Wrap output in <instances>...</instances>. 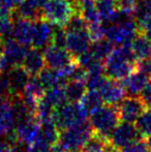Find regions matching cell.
Masks as SVG:
<instances>
[{
	"label": "cell",
	"instance_id": "cell-27",
	"mask_svg": "<svg viewBox=\"0 0 151 152\" xmlns=\"http://www.w3.org/2000/svg\"><path fill=\"white\" fill-rule=\"evenodd\" d=\"M42 98L46 102H48L51 106L54 107L55 109L62 106L63 104L67 102L63 87H55V88L47 89L42 95Z\"/></svg>",
	"mask_w": 151,
	"mask_h": 152
},
{
	"label": "cell",
	"instance_id": "cell-22",
	"mask_svg": "<svg viewBox=\"0 0 151 152\" xmlns=\"http://www.w3.org/2000/svg\"><path fill=\"white\" fill-rule=\"evenodd\" d=\"M66 100L69 102H80L87 91L86 84L81 81L69 80L63 87Z\"/></svg>",
	"mask_w": 151,
	"mask_h": 152
},
{
	"label": "cell",
	"instance_id": "cell-46",
	"mask_svg": "<svg viewBox=\"0 0 151 152\" xmlns=\"http://www.w3.org/2000/svg\"><path fill=\"white\" fill-rule=\"evenodd\" d=\"M80 152H81V151H80Z\"/></svg>",
	"mask_w": 151,
	"mask_h": 152
},
{
	"label": "cell",
	"instance_id": "cell-30",
	"mask_svg": "<svg viewBox=\"0 0 151 152\" xmlns=\"http://www.w3.org/2000/svg\"><path fill=\"white\" fill-rule=\"evenodd\" d=\"M107 80H108V77L105 74L88 75V78H87L86 82H85L87 90L99 91Z\"/></svg>",
	"mask_w": 151,
	"mask_h": 152
},
{
	"label": "cell",
	"instance_id": "cell-40",
	"mask_svg": "<svg viewBox=\"0 0 151 152\" xmlns=\"http://www.w3.org/2000/svg\"><path fill=\"white\" fill-rule=\"evenodd\" d=\"M24 0H0V10L14 12Z\"/></svg>",
	"mask_w": 151,
	"mask_h": 152
},
{
	"label": "cell",
	"instance_id": "cell-21",
	"mask_svg": "<svg viewBox=\"0 0 151 152\" xmlns=\"http://www.w3.org/2000/svg\"><path fill=\"white\" fill-rule=\"evenodd\" d=\"M131 48L137 60L151 57V39L145 33L139 32L131 42Z\"/></svg>",
	"mask_w": 151,
	"mask_h": 152
},
{
	"label": "cell",
	"instance_id": "cell-37",
	"mask_svg": "<svg viewBox=\"0 0 151 152\" xmlns=\"http://www.w3.org/2000/svg\"><path fill=\"white\" fill-rule=\"evenodd\" d=\"M10 87L6 72L0 74V97H10Z\"/></svg>",
	"mask_w": 151,
	"mask_h": 152
},
{
	"label": "cell",
	"instance_id": "cell-44",
	"mask_svg": "<svg viewBox=\"0 0 151 152\" xmlns=\"http://www.w3.org/2000/svg\"><path fill=\"white\" fill-rule=\"evenodd\" d=\"M3 72V65H2V54L1 51H0V74Z\"/></svg>",
	"mask_w": 151,
	"mask_h": 152
},
{
	"label": "cell",
	"instance_id": "cell-5",
	"mask_svg": "<svg viewBox=\"0 0 151 152\" xmlns=\"http://www.w3.org/2000/svg\"><path fill=\"white\" fill-rule=\"evenodd\" d=\"M89 113L80 102H69L55 109L53 122L59 130L87 122Z\"/></svg>",
	"mask_w": 151,
	"mask_h": 152
},
{
	"label": "cell",
	"instance_id": "cell-12",
	"mask_svg": "<svg viewBox=\"0 0 151 152\" xmlns=\"http://www.w3.org/2000/svg\"><path fill=\"white\" fill-rule=\"evenodd\" d=\"M17 119L10 97H0V137H7L15 132Z\"/></svg>",
	"mask_w": 151,
	"mask_h": 152
},
{
	"label": "cell",
	"instance_id": "cell-23",
	"mask_svg": "<svg viewBox=\"0 0 151 152\" xmlns=\"http://www.w3.org/2000/svg\"><path fill=\"white\" fill-rule=\"evenodd\" d=\"M95 6L99 14L101 21L104 23H111L117 10V0H94Z\"/></svg>",
	"mask_w": 151,
	"mask_h": 152
},
{
	"label": "cell",
	"instance_id": "cell-45",
	"mask_svg": "<svg viewBox=\"0 0 151 152\" xmlns=\"http://www.w3.org/2000/svg\"><path fill=\"white\" fill-rule=\"evenodd\" d=\"M146 35H147L148 36V38H150V39H151V31H148V32H146Z\"/></svg>",
	"mask_w": 151,
	"mask_h": 152
},
{
	"label": "cell",
	"instance_id": "cell-24",
	"mask_svg": "<svg viewBox=\"0 0 151 152\" xmlns=\"http://www.w3.org/2000/svg\"><path fill=\"white\" fill-rule=\"evenodd\" d=\"M58 137L59 129L56 126V124L53 122V120L40 122L38 140H40L42 142L51 146V145L55 144L58 141Z\"/></svg>",
	"mask_w": 151,
	"mask_h": 152
},
{
	"label": "cell",
	"instance_id": "cell-28",
	"mask_svg": "<svg viewBox=\"0 0 151 152\" xmlns=\"http://www.w3.org/2000/svg\"><path fill=\"white\" fill-rule=\"evenodd\" d=\"M92 44L93 46L90 47V50L93 53V55L99 60L104 61L114 50V44L106 37L98 42H92Z\"/></svg>",
	"mask_w": 151,
	"mask_h": 152
},
{
	"label": "cell",
	"instance_id": "cell-19",
	"mask_svg": "<svg viewBox=\"0 0 151 152\" xmlns=\"http://www.w3.org/2000/svg\"><path fill=\"white\" fill-rule=\"evenodd\" d=\"M38 79L46 90L55 87H64L69 81L60 69L51 67H44L38 74Z\"/></svg>",
	"mask_w": 151,
	"mask_h": 152
},
{
	"label": "cell",
	"instance_id": "cell-18",
	"mask_svg": "<svg viewBox=\"0 0 151 152\" xmlns=\"http://www.w3.org/2000/svg\"><path fill=\"white\" fill-rule=\"evenodd\" d=\"M148 81H149V77L135 69L131 75L123 79L122 85L128 96H139Z\"/></svg>",
	"mask_w": 151,
	"mask_h": 152
},
{
	"label": "cell",
	"instance_id": "cell-10",
	"mask_svg": "<svg viewBox=\"0 0 151 152\" xmlns=\"http://www.w3.org/2000/svg\"><path fill=\"white\" fill-rule=\"evenodd\" d=\"M42 53L46 60V65L55 69H62L75 61L73 55L66 49L59 48L52 44L47 45Z\"/></svg>",
	"mask_w": 151,
	"mask_h": 152
},
{
	"label": "cell",
	"instance_id": "cell-29",
	"mask_svg": "<svg viewBox=\"0 0 151 152\" xmlns=\"http://www.w3.org/2000/svg\"><path fill=\"white\" fill-rule=\"evenodd\" d=\"M139 134L141 137H146L151 134V108L145 109L144 112L140 115V117L135 122Z\"/></svg>",
	"mask_w": 151,
	"mask_h": 152
},
{
	"label": "cell",
	"instance_id": "cell-35",
	"mask_svg": "<svg viewBox=\"0 0 151 152\" xmlns=\"http://www.w3.org/2000/svg\"><path fill=\"white\" fill-rule=\"evenodd\" d=\"M119 152H149V149H148L147 143L145 141L139 139L136 142L131 143V144L125 146L124 148L120 149Z\"/></svg>",
	"mask_w": 151,
	"mask_h": 152
},
{
	"label": "cell",
	"instance_id": "cell-32",
	"mask_svg": "<svg viewBox=\"0 0 151 152\" xmlns=\"http://www.w3.org/2000/svg\"><path fill=\"white\" fill-rule=\"evenodd\" d=\"M66 36L67 32L64 27H57V29L54 30L50 44L54 45L56 47H59V48L66 49Z\"/></svg>",
	"mask_w": 151,
	"mask_h": 152
},
{
	"label": "cell",
	"instance_id": "cell-2",
	"mask_svg": "<svg viewBox=\"0 0 151 152\" xmlns=\"http://www.w3.org/2000/svg\"><path fill=\"white\" fill-rule=\"evenodd\" d=\"M119 121L117 108L111 104L101 106L90 113V125L94 134L108 141Z\"/></svg>",
	"mask_w": 151,
	"mask_h": 152
},
{
	"label": "cell",
	"instance_id": "cell-3",
	"mask_svg": "<svg viewBox=\"0 0 151 152\" xmlns=\"http://www.w3.org/2000/svg\"><path fill=\"white\" fill-rule=\"evenodd\" d=\"M76 12L74 0H47L42 6V18L56 27H65Z\"/></svg>",
	"mask_w": 151,
	"mask_h": 152
},
{
	"label": "cell",
	"instance_id": "cell-33",
	"mask_svg": "<svg viewBox=\"0 0 151 152\" xmlns=\"http://www.w3.org/2000/svg\"><path fill=\"white\" fill-rule=\"evenodd\" d=\"M151 12V0H137V5L133 12V18L140 20Z\"/></svg>",
	"mask_w": 151,
	"mask_h": 152
},
{
	"label": "cell",
	"instance_id": "cell-13",
	"mask_svg": "<svg viewBox=\"0 0 151 152\" xmlns=\"http://www.w3.org/2000/svg\"><path fill=\"white\" fill-rule=\"evenodd\" d=\"M66 32V50L73 55L74 58L90 49L91 39L89 37L88 29Z\"/></svg>",
	"mask_w": 151,
	"mask_h": 152
},
{
	"label": "cell",
	"instance_id": "cell-25",
	"mask_svg": "<svg viewBox=\"0 0 151 152\" xmlns=\"http://www.w3.org/2000/svg\"><path fill=\"white\" fill-rule=\"evenodd\" d=\"M15 16L14 12H7V10H0V38L12 37V28H14Z\"/></svg>",
	"mask_w": 151,
	"mask_h": 152
},
{
	"label": "cell",
	"instance_id": "cell-15",
	"mask_svg": "<svg viewBox=\"0 0 151 152\" xmlns=\"http://www.w3.org/2000/svg\"><path fill=\"white\" fill-rule=\"evenodd\" d=\"M9 82L10 94L12 95H21L30 79V74L23 67L22 65L14 66L6 72Z\"/></svg>",
	"mask_w": 151,
	"mask_h": 152
},
{
	"label": "cell",
	"instance_id": "cell-39",
	"mask_svg": "<svg viewBox=\"0 0 151 152\" xmlns=\"http://www.w3.org/2000/svg\"><path fill=\"white\" fill-rule=\"evenodd\" d=\"M138 23V28L139 32L142 33H146L148 31H151V12L147 14L145 17L137 21Z\"/></svg>",
	"mask_w": 151,
	"mask_h": 152
},
{
	"label": "cell",
	"instance_id": "cell-31",
	"mask_svg": "<svg viewBox=\"0 0 151 152\" xmlns=\"http://www.w3.org/2000/svg\"><path fill=\"white\" fill-rule=\"evenodd\" d=\"M106 25L101 22H95L88 24V34L91 39V42H98V40L105 38Z\"/></svg>",
	"mask_w": 151,
	"mask_h": 152
},
{
	"label": "cell",
	"instance_id": "cell-11",
	"mask_svg": "<svg viewBox=\"0 0 151 152\" xmlns=\"http://www.w3.org/2000/svg\"><path fill=\"white\" fill-rule=\"evenodd\" d=\"M53 26L54 25L42 18L33 21L31 46L34 48L42 49L50 44L55 30Z\"/></svg>",
	"mask_w": 151,
	"mask_h": 152
},
{
	"label": "cell",
	"instance_id": "cell-16",
	"mask_svg": "<svg viewBox=\"0 0 151 152\" xmlns=\"http://www.w3.org/2000/svg\"><path fill=\"white\" fill-rule=\"evenodd\" d=\"M15 18L16 20L14 23L12 37L24 46H29L31 45V40H32L33 21L24 18H18V17H15Z\"/></svg>",
	"mask_w": 151,
	"mask_h": 152
},
{
	"label": "cell",
	"instance_id": "cell-1",
	"mask_svg": "<svg viewBox=\"0 0 151 152\" xmlns=\"http://www.w3.org/2000/svg\"><path fill=\"white\" fill-rule=\"evenodd\" d=\"M136 62L131 46H118L105 59V75L112 80L122 81L136 69Z\"/></svg>",
	"mask_w": 151,
	"mask_h": 152
},
{
	"label": "cell",
	"instance_id": "cell-14",
	"mask_svg": "<svg viewBox=\"0 0 151 152\" xmlns=\"http://www.w3.org/2000/svg\"><path fill=\"white\" fill-rule=\"evenodd\" d=\"M103 100L106 104H111V106L117 107L120 102L125 97L126 92L124 90L122 83H119V81L109 79L106 81L104 86L99 90Z\"/></svg>",
	"mask_w": 151,
	"mask_h": 152
},
{
	"label": "cell",
	"instance_id": "cell-4",
	"mask_svg": "<svg viewBox=\"0 0 151 152\" xmlns=\"http://www.w3.org/2000/svg\"><path fill=\"white\" fill-rule=\"evenodd\" d=\"M94 134L90 123H82L62 129L59 132L58 143L65 152H80L88 140Z\"/></svg>",
	"mask_w": 151,
	"mask_h": 152
},
{
	"label": "cell",
	"instance_id": "cell-17",
	"mask_svg": "<svg viewBox=\"0 0 151 152\" xmlns=\"http://www.w3.org/2000/svg\"><path fill=\"white\" fill-rule=\"evenodd\" d=\"M22 66L30 74V76H37L46 67L44 53L40 49L32 47L30 50L27 51Z\"/></svg>",
	"mask_w": 151,
	"mask_h": 152
},
{
	"label": "cell",
	"instance_id": "cell-8",
	"mask_svg": "<svg viewBox=\"0 0 151 152\" xmlns=\"http://www.w3.org/2000/svg\"><path fill=\"white\" fill-rule=\"evenodd\" d=\"M0 51L9 68H12L14 66L22 65L28 49L26 48V46L17 42L15 38L8 37L3 39V42H1Z\"/></svg>",
	"mask_w": 151,
	"mask_h": 152
},
{
	"label": "cell",
	"instance_id": "cell-20",
	"mask_svg": "<svg viewBox=\"0 0 151 152\" xmlns=\"http://www.w3.org/2000/svg\"><path fill=\"white\" fill-rule=\"evenodd\" d=\"M14 16L35 21L42 18V7L35 2V0H24L16 8Z\"/></svg>",
	"mask_w": 151,
	"mask_h": 152
},
{
	"label": "cell",
	"instance_id": "cell-38",
	"mask_svg": "<svg viewBox=\"0 0 151 152\" xmlns=\"http://www.w3.org/2000/svg\"><path fill=\"white\" fill-rule=\"evenodd\" d=\"M139 97L141 98L142 102L145 104L147 108H151V79H149L147 84L145 85L143 90L141 91Z\"/></svg>",
	"mask_w": 151,
	"mask_h": 152
},
{
	"label": "cell",
	"instance_id": "cell-9",
	"mask_svg": "<svg viewBox=\"0 0 151 152\" xmlns=\"http://www.w3.org/2000/svg\"><path fill=\"white\" fill-rule=\"evenodd\" d=\"M145 109V104L138 96L124 97L117 106L120 120L129 122V123H135Z\"/></svg>",
	"mask_w": 151,
	"mask_h": 152
},
{
	"label": "cell",
	"instance_id": "cell-34",
	"mask_svg": "<svg viewBox=\"0 0 151 152\" xmlns=\"http://www.w3.org/2000/svg\"><path fill=\"white\" fill-rule=\"evenodd\" d=\"M137 5V0H117V10L127 16H133Z\"/></svg>",
	"mask_w": 151,
	"mask_h": 152
},
{
	"label": "cell",
	"instance_id": "cell-43",
	"mask_svg": "<svg viewBox=\"0 0 151 152\" xmlns=\"http://www.w3.org/2000/svg\"><path fill=\"white\" fill-rule=\"evenodd\" d=\"M146 143H147V146H148V149H149V152H151V134L147 137V141H146Z\"/></svg>",
	"mask_w": 151,
	"mask_h": 152
},
{
	"label": "cell",
	"instance_id": "cell-41",
	"mask_svg": "<svg viewBox=\"0 0 151 152\" xmlns=\"http://www.w3.org/2000/svg\"><path fill=\"white\" fill-rule=\"evenodd\" d=\"M50 145L42 142L40 140H37L34 144L29 146L25 152H50Z\"/></svg>",
	"mask_w": 151,
	"mask_h": 152
},
{
	"label": "cell",
	"instance_id": "cell-42",
	"mask_svg": "<svg viewBox=\"0 0 151 152\" xmlns=\"http://www.w3.org/2000/svg\"><path fill=\"white\" fill-rule=\"evenodd\" d=\"M103 152H119V149L116 148L112 143H110V141H108V142L106 143L105 147H104Z\"/></svg>",
	"mask_w": 151,
	"mask_h": 152
},
{
	"label": "cell",
	"instance_id": "cell-6",
	"mask_svg": "<svg viewBox=\"0 0 151 152\" xmlns=\"http://www.w3.org/2000/svg\"><path fill=\"white\" fill-rule=\"evenodd\" d=\"M39 126L40 122L34 115L19 121L15 128V134L18 142L27 147L34 144L39 136Z\"/></svg>",
	"mask_w": 151,
	"mask_h": 152
},
{
	"label": "cell",
	"instance_id": "cell-36",
	"mask_svg": "<svg viewBox=\"0 0 151 152\" xmlns=\"http://www.w3.org/2000/svg\"><path fill=\"white\" fill-rule=\"evenodd\" d=\"M136 69L151 78V57L137 60V62H136Z\"/></svg>",
	"mask_w": 151,
	"mask_h": 152
},
{
	"label": "cell",
	"instance_id": "cell-26",
	"mask_svg": "<svg viewBox=\"0 0 151 152\" xmlns=\"http://www.w3.org/2000/svg\"><path fill=\"white\" fill-rule=\"evenodd\" d=\"M81 104L85 108V110L90 114L93 111H95L96 109H98L99 107L103 106L104 100L101 97L99 91L95 90H88L86 91L85 95L83 96V98L81 99Z\"/></svg>",
	"mask_w": 151,
	"mask_h": 152
},
{
	"label": "cell",
	"instance_id": "cell-7",
	"mask_svg": "<svg viewBox=\"0 0 151 152\" xmlns=\"http://www.w3.org/2000/svg\"><path fill=\"white\" fill-rule=\"evenodd\" d=\"M141 138V134H139L135 124L122 121L119 122L114 128L113 132L109 138V141L116 148L120 150Z\"/></svg>",
	"mask_w": 151,
	"mask_h": 152
}]
</instances>
